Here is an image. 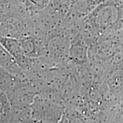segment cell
<instances>
[{"instance_id":"cell-1","label":"cell","mask_w":123,"mask_h":123,"mask_svg":"<svg viewBox=\"0 0 123 123\" xmlns=\"http://www.w3.org/2000/svg\"><path fill=\"white\" fill-rule=\"evenodd\" d=\"M1 44L14 58L17 59L22 58L24 50L20 41L10 37H2L1 38Z\"/></svg>"},{"instance_id":"cell-2","label":"cell","mask_w":123,"mask_h":123,"mask_svg":"<svg viewBox=\"0 0 123 123\" xmlns=\"http://www.w3.org/2000/svg\"><path fill=\"white\" fill-rule=\"evenodd\" d=\"M51 0H24V4L30 13H38L49 6Z\"/></svg>"}]
</instances>
